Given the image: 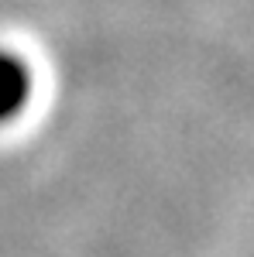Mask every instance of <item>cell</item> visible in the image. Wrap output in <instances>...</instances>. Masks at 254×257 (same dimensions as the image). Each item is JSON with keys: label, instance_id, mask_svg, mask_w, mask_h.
<instances>
[{"label": "cell", "instance_id": "1", "mask_svg": "<svg viewBox=\"0 0 254 257\" xmlns=\"http://www.w3.org/2000/svg\"><path fill=\"white\" fill-rule=\"evenodd\" d=\"M31 93H35V79L28 62L14 52H0V123L18 117L28 106Z\"/></svg>", "mask_w": 254, "mask_h": 257}]
</instances>
